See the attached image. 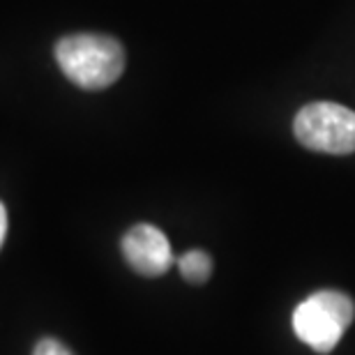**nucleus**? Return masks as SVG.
Masks as SVG:
<instances>
[{"mask_svg":"<svg viewBox=\"0 0 355 355\" xmlns=\"http://www.w3.org/2000/svg\"><path fill=\"white\" fill-rule=\"evenodd\" d=\"M55 62L74 86L104 90L125 72V49L109 35L76 33L55 44Z\"/></svg>","mask_w":355,"mask_h":355,"instance_id":"f257e3e1","label":"nucleus"},{"mask_svg":"<svg viewBox=\"0 0 355 355\" xmlns=\"http://www.w3.org/2000/svg\"><path fill=\"white\" fill-rule=\"evenodd\" d=\"M355 318V304L342 291H318L293 311V330L316 353H330Z\"/></svg>","mask_w":355,"mask_h":355,"instance_id":"f03ea898","label":"nucleus"},{"mask_svg":"<svg viewBox=\"0 0 355 355\" xmlns=\"http://www.w3.org/2000/svg\"><path fill=\"white\" fill-rule=\"evenodd\" d=\"M293 134L304 148L325 155L355 153V111L335 102H314L295 113Z\"/></svg>","mask_w":355,"mask_h":355,"instance_id":"7ed1b4c3","label":"nucleus"},{"mask_svg":"<svg viewBox=\"0 0 355 355\" xmlns=\"http://www.w3.org/2000/svg\"><path fill=\"white\" fill-rule=\"evenodd\" d=\"M120 250L134 272L144 277L164 275L173 263L168 238L153 224H137L120 240Z\"/></svg>","mask_w":355,"mask_h":355,"instance_id":"20e7f679","label":"nucleus"},{"mask_svg":"<svg viewBox=\"0 0 355 355\" xmlns=\"http://www.w3.org/2000/svg\"><path fill=\"white\" fill-rule=\"evenodd\" d=\"M178 268H180V275L189 284H203L212 275V259L203 250H191L182 254L180 261H178Z\"/></svg>","mask_w":355,"mask_h":355,"instance_id":"39448f33","label":"nucleus"},{"mask_svg":"<svg viewBox=\"0 0 355 355\" xmlns=\"http://www.w3.org/2000/svg\"><path fill=\"white\" fill-rule=\"evenodd\" d=\"M33 355H74V353L69 351L62 342H58V339L44 337V339H40V342L35 344Z\"/></svg>","mask_w":355,"mask_h":355,"instance_id":"423d86ee","label":"nucleus"},{"mask_svg":"<svg viewBox=\"0 0 355 355\" xmlns=\"http://www.w3.org/2000/svg\"><path fill=\"white\" fill-rule=\"evenodd\" d=\"M5 236H7V210H5V205L0 203V247L5 243Z\"/></svg>","mask_w":355,"mask_h":355,"instance_id":"0eeeda50","label":"nucleus"}]
</instances>
